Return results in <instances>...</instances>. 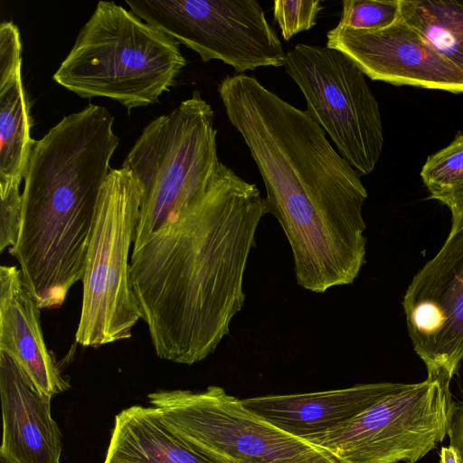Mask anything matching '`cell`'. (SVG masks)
Returning a JSON list of instances; mask_svg holds the SVG:
<instances>
[{
	"mask_svg": "<svg viewBox=\"0 0 463 463\" xmlns=\"http://www.w3.org/2000/svg\"><path fill=\"white\" fill-rule=\"evenodd\" d=\"M218 93L260 171L267 213L287 237L298 286L325 293L353 284L366 255L361 175L307 110L256 78L228 75Z\"/></svg>",
	"mask_w": 463,
	"mask_h": 463,
	"instance_id": "6da1fadb",
	"label": "cell"
},
{
	"mask_svg": "<svg viewBox=\"0 0 463 463\" xmlns=\"http://www.w3.org/2000/svg\"><path fill=\"white\" fill-rule=\"evenodd\" d=\"M266 213L259 188L220 161L207 191L132 251V288L159 358L194 364L230 334Z\"/></svg>",
	"mask_w": 463,
	"mask_h": 463,
	"instance_id": "7a4b0ae2",
	"label": "cell"
},
{
	"mask_svg": "<svg viewBox=\"0 0 463 463\" xmlns=\"http://www.w3.org/2000/svg\"><path fill=\"white\" fill-rule=\"evenodd\" d=\"M119 139L71 114L35 141L24 175L20 232L10 254L40 308H57L82 280L100 190Z\"/></svg>",
	"mask_w": 463,
	"mask_h": 463,
	"instance_id": "3957f363",
	"label": "cell"
},
{
	"mask_svg": "<svg viewBox=\"0 0 463 463\" xmlns=\"http://www.w3.org/2000/svg\"><path fill=\"white\" fill-rule=\"evenodd\" d=\"M185 64L172 36L100 1L53 80L81 98H109L131 109L157 103Z\"/></svg>",
	"mask_w": 463,
	"mask_h": 463,
	"instance_id": "277c9868",
	"label": "cell"
},
{
	"mask_svg": "<svg viewBox=\"0 0 463 463\" xmlns=\"http://www.w3.org/2000/svg\"><path fill=\"white\" fill-rule=\"evenodd\" d=\"M216 135L213 109L198 90L143 129L122 164L142 192L132 251L207 191L220 162Z\"/></svg>",
	"mask_w": 463,
	"mask_h": 463,
	"instance_id": "5b68a950",
	"label": "cell"
},
{
	"mask_svg": "<svg viewBox=\"0 0 463 463\" xmlns=\"http://www.w3.org/2000/svg\"><path fill=\"white\" fill-rule=\"evenodd\" d=\"M141 188L124 166L111 169L100 190L84 274L78 344L99 347L132 335L141 312L130 280V247L139 219Z\"/></svg>",
	"mask_w": 463,
	"mask_h": 463,
	"instance_id": "8992f818",
	"label": "cell"
},
{
	"mask_svg": "<svg viewBox=\"0 0 463 463\" xmlns=\"http://www.w3.org/2000/svg\"><path fill=\"white\" fill-rule=\"evenodd\" d=\"M450 383H389L359 414L308 442L338 463H416L447 435Z\"/></svg>",
	"mask_w": 463,
	"mask_h": 463,
	"instance_id": "52a82bcc",
	"label": "cell"
},
{
	"mask_svg": "<svg viewBox=\"0 0 463 463\" xmlns=\"http://www.w3.org/2000/svg\"><path fill=\"white\" fill-rule=\"evenodd\" d=\"M147 397L171 428L223 463H338L251 412L220 386L157 391Z\"/></svg>",
	"mask_w": 463,
	"mask_h": 463,
	"instance_id": "ba28073f",
	"label": "cell"
},
{
	"mask_svg": "<svg viewBox=\"0 0 463 463\" xmlns=\"http://www.w3.org/2000/svg\"><path fill=\"white\" fill-rule=\"evenodd\" d=\"M284 68L338 153L361 175L371 174L383 152V128L364 73L341 52L307 43L286 52Z\"/></svg>",
	"mask_w": 463,
	"mask_h": 463,
	"instance_id": "9c48e42d",
	"label": "cell"
},
{
	"mask_svg": "<svg viewBox=\"0 0 463 463\" xmlns=\"http://www.w3.org/2000/svg\"><path fill=\"white\" fill-rule=\"evenodd\" d=\"M139 18L199 54L223 61L237 74L282 67L286 52L254 0L126 1Z\"/></svg>",
	"mask_w": 463,
	"mask_h": 463,
	"instance_id": "30bf717a",
	"label": "cell"
},
{
	"mask_svg": "<svg viewBox=\"0 0 463 463\" xmlns=\"http://www.w3.org/2000/svg\"><path fill=\"white\" fill-rule=\"evenodd\" d=\"M408 333L428 376L450 382L463 360V209L402 298Z\"/></svg>",
	"mask_w": 463,
	"mask_h": 463,
	"instance_id": "8fae6325",
	"label": "cell"
},
{
	"mask_svg": "<svg viewBox=\"0 0 463 463\" xmlns=\"http://www.w3.org/2000/svg\"><path fill=\"white\" fill-rule=\"evenodd\" d=\"M326 46L346 55L373 80L463 93V71L401 18L374 32L335 26Z\"/></svg>",
	"mask_w": 463,
	"mask_h": 463,
	"instance_id": "7c38bea8",
	"label": "cell"
},
{
	"mask_svg": "<svg viewBox=\"0 0 463 463\" xmlns=\"http://www.w3.org/2000/svg\"><path fill=\"white\" fill-rule=\"evenodd\" d=\"M3 437L0 454L13 463H61V432L43 394L17 363L0 351Z\"/></svg>",
	"mask_w": 463,
	"mask_h": 463,
	"instance_id": "4fadbf2b",
	"label": "cell"
},
{
	"mask_svg": "<svg viewBox=\"0 0 463 463\" xmlns=\"http://www.w3.org/2000/svg\"><path fill=\"white\" fill-rule=\"evenodd\" d=\"M40 307L16 266L0 267V351L9 354L33 385L51 398L70 388L48 350Z\"/></svg>",
	"mask_w": 463,
	"mask_h": 463,
	"instance_id": "5bb4252c",
	"label": "cell"
},
{
	"mask_svg": "<svg viewBox=\"0 0 463 463\" xmlns=\"http://www.w3.org/2000/svg\"><path fill=\"white\" fill-rule=\"evenodd\" d=\"M389 383L307 393L245 398V408L283 431L309 441L359 414L387 389Z\"/></svg>",
	"mask_w": 463,
	"mask_h": 463,
	"instance_id": "9a60e30c",
	"label": "cell"
},
{
	"mask_svg": "<svg viewBox=\"0 0 463 463\" xmlns=\"http://www.w3.org/2000/svg\"><path fill=\"white\" fill-rule=\"evenodd\" d=\"M104 463H223L194 446L155 407L132 406L115 418Z\"/></svg>",
	"mask_w": 463,
	"mask_h": 463,
	"instance_id": "2e32d148",
	"label": "cell"
},
{
	"mask_svg": "<svg viewBox=\"0 0 463 463\" xmlns=\"http://www.w3.org/2000/svg\"><path fill=\"white\" fill-rule=\"evenodd\" d=\"M29 103L22 71L0 85V193L20 185L32 148Z\"/></svg>",
	"mask_w": 463,
	"mask_h": 463,
	"instance_id": "e0dca14e",
	"label": "cell"
},
{
	"mask_svg": "<svg viewBox=\"0 0 463 463\" xmlns=\"http://www.w3.org/2000/svg\"><path fill=\"white\" fill-rule=\"evenodd\" d=\"M401 19L463 71V1L401 0Z\"/></svg>",
	"mask_w": 463,
	"mask_h": 463,
	"instance_id": "ac0fdd59",
	"label": "cell"
},
{
	"mask_svg": "<svg viewBox=\"0 0 463 463\" xmlns=\"http://www.w3.org/2000/svg\"><path fill=\"white\" fill-rule=\"evenodd\" d=\"M420 177L430 197L457 218L463 209V134L427 158Z\"/></svg>",
	"mask_w": 463,
	"mask_h": 463,
	"instance_id": "d6986e66",
	"label": "cell"
},
{
	"mask_svg": "<svg viewBox=\"0 0 463 463\" xmlns=\"http://www.w3.org/2000/svg\"><path fill=\"white\" fill-rule=\"evenodd\" d=\"M401 0H345L336 26L374 32L395 24L401 18Z\"/></svg>",
	"mask_w": 463,
	"mask_h": 463,
	"instance_id": "ffe728a7",
	"label": "cell"
},
{
	"mask_svg": "<svg viewBox=\"0 0 463 463\" xmlns=\"http://www.w3.org/2000/svg\"><path fill=\"white\" fill-rule=\"evenodd\" d=\"M322 9L319 0H277L273 4V18L279 26L282 38L288 41L297 33L315 26Z\"/></svg>",
	"mask_w": 463,
	"mask_h": 463,
	"instance_id": "44dd1931",
	"label": "cell"
},
{
	"mask_svg": "<svg viewBox=\"0 0 463 463\" xmlns=\"http://www.w3.org/2000/svg\"><path fill=\"white\" fill-rule=\"evenodd\" d=\"M20 185H13L0 193V251L15 246L22 221L23 194Z\"/></svg>",
	"mask_w": 463,
	"mask_h": 463,
	"instance_id": "7402d4cb",
	"label": "cell"
},
{
	"mask_svg": "<svg viewBox=\"0 0 463 463\" xmlns=\"http://www.w3.org/2000/svg\"><path fill=\"white\" fill-rule=\"evenodd\" d=\"M22 43L18 27L12 22L0 25V85L21 71Z\"/></svg>",
	"mask_w": 463,
	"mask_h": 463,
	"instance_id": "603a6c76",
	"label": "cell"
},
{
	"mask_svg": "<svg viewBox=\"0 0 463 463\" xmlns=\"http://www.w3.org/2000/svg\"><path fill=\"white\" fill-rule=\"evenodd\" d=\"M447 435L449 445L458 449L463 463V401L452 402Z\"/></svg>",
	"mask_w": 463,
	"mask_h": 463,
	"instance_id": "cb8c5ba5",
	"label": "cell"
},
{
	"mask_svg": "<svg viewBox=\"0 0 463 463\" xmlns=\"http://www.w3.org/2000/svg\"><path fill=\"white\" fill-rule=\"evenodd\" d=\"M439 458L440 463H462L458 449L451 445L441 448Z\"/></svg>",
	"mask_w": 463,
	"mask_h": 463,
	"instance_id": "d4e9b609",
	"label": "cell"
},
{
	"mask_svg": "<svg viewBox=\"0 0 463 463\" xmlns=\"http://www.w3.org/2000/svg\"><path fill=\"white\" fill-rule=\"evenodd\" d=\"M0 463H13L5 456L0 454Z\"/></svg>",
	"mask_w": 463,
	"mask_h": 463,
	"instance_id": "484cf974",
	"label": "cell"
}]
</instances>
